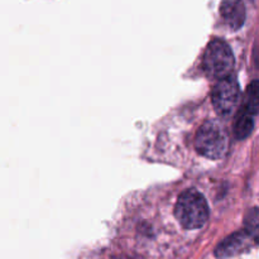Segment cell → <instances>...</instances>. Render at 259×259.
I'll return each instance as SVG.
<instances>
[{
    "label": "cell",
    "mask_w": 259,
    "mask_h": 259,
    "mask_svg": "<svg viewBox=\"0 0 259 259\" xmlns=\"http://www.w3.org/2000/svg\"><path fill=\"white\" fill-rule=\"evenodd\" d=\"M175 214L186 229H199L209 219V206L205 197L194 189L186 190L177 200Z\"/></svg>",
    "instance_id": "6da1fadb"
},
{
    "label": "cell",
    "mask_w": 259,
    "mask_h": 259,
    "mask_svg": "<svg viewBox=\"0 0 259 259\" xmlns=\"http://www.w3.org/2000/svg\"><path fill=\"white\" fill-rule=\"evenodd\" d=\"M195 147L197 152L206 158L220 159L225 156L229 148V137L222 124L209 120L197 131Z\"/></svg>",
    "instance_id": "7a4b0ae2"
},
{
    "label": "cell",
    "mask_w": 259,
    "mask_h": 259,
    "mask_svg": "<svg viewBox=\"0 0 259 259\" xmlns=\"http://www.w3.org/2000/svg\"><path fill=\"white\" fill-rule=\"evenodd\" d=\"M204 70L211 78L220 81L230 77L234 68V55L232 48L223 39H212L204 53Z\"/></svg>",
    "instance_id": "3957f363"
},
{
    "label": "cell",
    "mask_w": 259,
    "mask_h": 259,
    "mask_svg": "<svg viewBox=\"0 0 259 259\" xmlns=\"http://www.w3.org/2000/svg\"><path fill=\"white\" fill-rule=\"evenodd\" d=\"M212 105L219 115L230 116L235 113L240 101V88L233 77L218 81L212 90Z\"/></svg>",
    "instance_id": "277c9868"
},
{
    "label": "cell",
    "mask_w": 259,
    "mask_h": 259,
    "mask_svg": "<svg viewBox=\"0 0 259 259\" xmlns=\"http://www.w3.org/2000/svg\"><path fill=\"white\" fill-rule=\"evenodd\" d=\"M220 14L225 24L233 30H238L245 22V8L242 0H223Z\"/></svg>",
    "instance_id": "5b68a950"
},
{
    "label": "cell",
    "mask_w": 259,
    "mask_h": 259,
    "mask_svg": "<svg viewBox=\"0 0 259 259\" xmlns=\"http://www.w3.org/2000/svg\"><path fill=\"white\" fill-rule=\"evenodd\" d=\"M249 239L250 237L245 233V230L244 232H238L235 234L229 235L227 239H224L218 245L217 250H215V255L219 259L234 257V255L243 252L248 247Z\"/></svg>",
    "instance_id": "8992f818"
},
{
    "label": "cell",
    "mask_w": 259,
    "mask_h": 259,
    "mask_svg": "<svg viewBox=\"0 0 259 259\" xmlns=\"http://www.w3.org/2000/svg\"><path fill=\"white\" fill-rule=\"evenodd\" d=\"M254 115L247 113L243 109H239V111L235 115V123H234V134L238 139H245L247 137L250 136L254 126V120H253Z\"/></svg>",
    "instance_id": "52a82bcc"
},
{
    "label": "cell",
    "mask_w": 259,
    "mask_h": 259,
    "mask_svg": "<svg viewBox=\"0 0 259 259\" xmlns=\"http://www.w3.org/2000/svg\"><path fill=\"white\" fill-rule=\"evenodd\" d=\"M240 109L252 115H255L259 111V80H254L248 85L243 96V104Z\"/></svg>",
    "instance_id": "ba28073f"
},
{
    "label": "cell",
    "mask_w": 259,
    "mask_h": 259,
    "mask_svg": "<svg viewBox=\"0 0 259 259\" xmlns=\"http://www.w3.org/2000/svg\"><path fill=\"white\" fill-rule=\"evenodd\" d=\"M244 228L250 239L259 244V207H254L248 211L244 219Z\"/></svg>",
    "instance_id": "9c48e42d"
}]
</instances>
